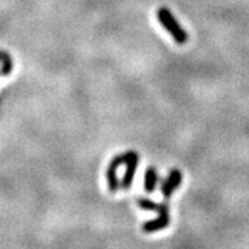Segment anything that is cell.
I'll use <instances>...</instances> for the list:
<instances>
[{
  "mask_svg": "<svg viewBox=\"0 0 249 249\" xmlns=\"http://www.w3.org/2000/svg\"><path fill=\"white\" fill-rule=\"evenodd\" d=\"M158 20L160 22L163 28L171 33V36L178 45H184L188 41V33L182 28L176 17L173 16L171 10L165 7H161L158 9Z\"/></svg>",
  "mask_w": 249,
  "mask_h": 249,
  "instance_id": "6da1fadb",
  "label": "cell"
},
{
  "mask_svg": "<svg viewBox=\"0 0 249 249\" xmlns=\"http://www.w3.org/2000/svg\"><path fill=\"white\" fill-rule=\"evenodd\" d=\"M124 154V164H126V171H124V178H122V188L128 190L134 182L135 174L139 167V154L134 150H128Z\"/></svg>",
  "mask_w": 249,
  "mask_h": 249,
  "instance_id": "7a4b0ae2",
  "label": "cell"
},
{
  "mask_svg": "<svg viewBox=\"0 0 249 249\" xmlns=\"http://www.w3.org/2000/svg\"><path fill=\"white\" fill-rule=\"evenodd\" d=\"M124 164V154L115 155L112 158L111 163L108 164V168L106 171V178H107V183L108 188L112 194H116L120 188V182L117 178V169L120 165Z\"/></svg>",
  "mask_w": 249,
  "mask_h": 249,
  "instance_id": "3957f363",
  "label": "cell"
},
{
  "mask_svg": "<svg viewBox=\"0 0 249 249\" xmlns=\"http://www.w3.org/2000/svg\"><path fill=\"white\" fill-rule=\"evenodd\" d=\"M182 179H183V174L179 169L174 168L169 172L168 177L161 183V194H163L164 198H171L172 195L174 194V191L178 190V187L182 183Z\"/></svg>",
  "mask_w": 249,
  "mask_h": 249,
  "instance_id": "277c9868",
  "label": "cell"
},
{
  "mask_svg": "<svg viewBox=\"0 0 249 249\" xmlns=\"http://www.w3.org/2000/svg\"><path fill=\"white\" fill-rule=\"evenodd\" d=\"M169 224H171V216H169V211H168V213H159L157 219L149 220V221L142 224L141 229L144 233H155V231H160V230L165 229L167 226H169Z\"/></svg>",
  "mask_w": 249,
  "mask_h": 249,
  "instance_id": "5b68a950",
  "label": "cell"
},
{
  "mask_svg": "<svg viewBox=\"0 0 249 249\" xmlns=\"http://www.w3.org/2000/svg\"><path fill=\"white\" fill-rule=\"evenodd\" d=\"M138 205L141 210L144 211H153V213H157L158 215L161 213H168V205L165 203H157L154 201L149 200V198H145V197H139L138 198Z\"/></svg>",
  "mask_w": 249,
  "mask_h": 249,
  "instance_id": "8992f818",
  "label": "cell"
},
{
  "mask_svg": "<svg viewBox=\"0 0 249 249\" xmlns=\"http://www.w3.org/2000/svg\"><path fill=\"white\" fill-rule=\"evenodd\" d=\"M158 172L154 167H149L144 176V190L146 194H153L157 188Z\"/></svg>",
  "mask_w": 249,
  "mask_h": 249,
  "instance_id": "52a82bcc",
  "label": "cell"
},
{
  "mask_svg": "<svg viewBox=\"0 0 249 249\" xmlns=\"http://www.w3.org/2000/svg\"><path fill=\"white\" fill-rule=\"evenodd\" d=\"M0 60H1V74L4 76H8L13 70V61L12 57L8 53H0Z\"/></svg>",
  "mask_w": 249,
  "mask_h": 249,
  "instance_id": "ba28073f",
  "label": "cell"
},
{
  "mask_svg": "<svg viewBox=\"0 0 249 249\" xmlns=\"http://www.w3.org/2000/svg\"></svg>",
  "mask_w": 249,
  "mask_h": 249,
  "instance_id": "9c48e42d",
  "label": "cell"
}]
</instances>
